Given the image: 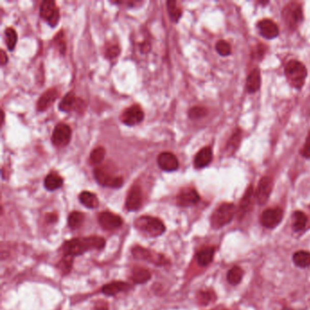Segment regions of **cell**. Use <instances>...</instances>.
Here are the masks:
<instances>
[{
    "label": "cell",
    "mask_w": 310,
    "mask_h": 310,
    "mask_svg": "<svg viewBox=\"0 0 310 310\" xmlns=\"http://www.w3.org/2000/svg\"><path fill=\"white\" fill-rule=\"evenodd\" d=\"M45 188L49 191H54L56 189H59L62 187L63 185V179L62 177L56 174V173H50L46 176L45 181H44Z\"/></svg>",
    "instance_id": "25"
},
{
    "label": "cell",
    "mask_w": 310,
    "mask_h": 310,
    "mask_svg": "<svg viewBox=\"0 0 310 310\" xmlns=\"http://www.w3.org/2000/svg\"><path fill=\"white\" fill-rule=\"evenodd\" d=\"M120 119L127 126H135L144 119V112L139 106H132L122 114Z\"/></svg>",
    "instance_id": "11"
},
{
    "label": "cell",
    "mask_w": 310,
    "mask_h": 310,
    "mask_svg": "<svg viewBox=\"0 0 310 310\" xmlns=\"http://www.w3.org/2000/svg\"><path fill=\"white\" fill-rule=\"evenodd\" d=\"M213 159V153L210 147H204L201 150L198 151L197 156L195 157L194 165L197 168H205Z\"/></svg>",
    "instance_id": "19"
},
{
    "label": "cell",
    "mask_w": 310,
    "mask_h": 310,
    "mask_svg": "<svg viewBox=\"0 0 310 310\" xmlns=\"http://www.w3.org/2000/svg\"><path fill=\"white\" fill-rule=\"evenodd\" d=\"M214 255V247H205L197 254V263L201 267H206L213 261Z\"/></svg>",
    "instance_id": "23"
},
{
    "label": "cell",
    "mask_w": 310,
    "mask_h": 310,
    "mask_svg": "<svg viewBox=\"0 0 310 310\" xmlns=\"http://www.w3.org/2000/svg\"><path fill=\"white\" fill-rule=\"evenodd\" d=\"M244 271L242 270V268L236 266V267H233L231 269H229V271L227 272V275H226V278H227V281H228L229 284L232 286H237L239 285V283L242 281Z\"/></svg>",
    "instance_id": "29"
},
{
    "label": "cell",
    "mask_w": 310,
    "mask_h": 310,
    "mask_svg": "<svg viewBox=\"0 0 310 310\" xmlns=\"http://www.w3.org/2000/svg\"><path fill=\"white\" fill-rule=\"evenodd\" d=\"M241 139H242V131L240 130H236L235 133L231 136L230 139L228 140V143L226 145L227 148L232 151L238 149L239 144L241 142Z\"/></svg>",
    "instance_id": "33"
},
{
    "label": "cell",
    "mask_w": 310,
    "mask_h": 310,
    "mask_svg": "<svg viewBox=\"0 0 310 310\" xmlns=\"http://www.w3.org/2000/svg\"><path fill=\"white\" fill-rule=\"evenodd\" d=\"M168 6V13L171 17L172 20L174 22H177L181 17V10L178 7H176V3L175 1H168L167 3Z\"/></svg>",
    "instance_id": "35"
},
{
    "label": "cell",
    "mask_w": 310,
    "mask_h": 310,
    "mask_svg": "<svg viewBox=\"0 0 310 310\" xmlns=\"http://www.w3.org/2000/svg\"><path fill=\"white\" fill-rule=\"evenodd\" d=\"M283 219V210L280 208H274L265 210L261 215L260 221L263 226L273 229L277 227Z\"/></svg>",
    "instance_id": "6"
},
{
    "label": "cell",
    "mask_w": 310,
    "mask_h": 310,
    "mask_svg": "<svg viewBox=\"0 0 310 310\" xmlns=\"http://www.w3.org/2000/svg\"><path fill=\"white\" fill-rule=\"evenodd\" d=\"M118 54H119V47L117 45L109 46L108 49L106 51V55L109 59L116 58Z\"/></svg>",
    "instance_id": "40"
},
{
    "label": "cell",
    "mask_w": 310,
    "mask_h": 310,
    "mask_svg": "<svg viewBox=\"0 0 310 310\" xmlns=\"http://www.w3.org/2000/svg\"><path fill=\"white\" fill-rule=\"evenodd\" d=\"M236 214V206L232 203H223L215 210L211 216V226L215 229H219L232 221Z\"/></svg>",
    "instance_id": "4"
},
{
    "label": "cell",
    "mask_w": 310,
    "mask_h": 310,
    "mask_svg": "<svg viewBox=\"0 0 310 310\" xmlns=\"http://www.w3.org/2000/svg\"><path fill=\"white\" fill-rule=\"evenodd\" d=\"M208 113L206 109L202 107H194L189 110V116L191 119H199L205 117Z\"/></svg>",
    "instance_id": "39"
},
{
    "label": "cell",
    "mask_w": 310,
    "mask_h": 310,
    "mask_svg": "<svg viewBox=\"0 0 310 310\" xmlns=\"http://www.w3.org/2000/svg\"><path fill=\"white\" fill-rule=\"evenodd\" d=\"M73 262H74L73 256L65 255L62 260L59 262V268L64 274H67L70 271Z\"/></svg>",
    "instance_id": "37"
},
{
    "label": "cell",
    "mask_w": 310,
    "mask_h": 310,
    "mask_svg": "<svg viewBox=\"0 0 310 310\" xmlns=\"http://www.w3.org/2000/svg\"><path fill=\"white\" fill-rule=\"evenodd\" d=\"M58 96H59V92L57 89H55V88L48 89L38 99V105H37L38 110L39 111L46 110L57 99Z\"/></svg>",
    "instance_id": "21"
},
{
    "label": "cell",
    "mask_w": 310,
    "mask_h": 310,
    "mask_svg": "<svg viewBox=\"0 0 310 310\" xmlns=\"http://www.w3.org/2000/svg\"><path fill=\"white\" fill-rule=\"evenodd\" d=\"M151 277L150 273L145 268H136L132 271L131 278L137 284H144L149 280Z\"/></svg>",
    "instance_id": "28"
},
{
    "label": "cell",
    "mask_w": 310,
    "mask_h": 310,
    "mask_svg": "<svg viewBox=\"0 0 310 310\" xmlns=\"http://www.w3.org/2000/svg\"><path fill=\"white\" fill-rule=\"evenodd\" d=\"M6 35V40H7V46L10 51H12L17 45V34L16 30H13L12 28H8L5 31Z\"/></svg>",
    "instance_id": "32"
},
{
    "label": "cell",
    "mask_w": 310,
    "mask_h": 310,
    "mask_svg": "<svg viewBox=\"0 0 310 310\" xmlns=\"http://www.w3.org/2000/svg\"><path fill=\"white\" fill-rule=\"evenodd\" d=\"M273 189L272 178L270 176H263L260 179L256 191V200L260 205H264L268 202Z\"/></svg>",
    "instance_id": "10"
},
{
    "label": "cell",
    "mask_w": 310,
    "mask_h": 310,
    "mask_svg": "<svg viewBox=\"0 0 310 310\" xmlns=\"http://www.w3.org/2000/svg\"><path fill=\"white\" fill-rule=\"evenodd\" d=\"M261 35L268 39L277 38L279 34L278 27L270 19H262L257 24Z\"/></svg>",
    "instance_id": "16"
},
{
    "label": "cell",
    "mask_w": 310,
    "mask_h": 310,
    "mask_svg": "<svg viewBox=\"0 0 310 310\" xmlns=\"http://www.w3.org/2000/svg\"><path fill=\"white\" fill-rule=\"evenodd\" d=\"M80 200L82 205L87 206L88 209H96L98 206V198L95 194L88 191H84L80 195Z\"/></svg>",
    "instance_id": "27"
},
{
    "label": "cell",
    "mask_w": 310,
    "mask_h": 310,
    "mask_svg": "<svg viewBox=\"0 0 310 310\" xmlns=\"http://www.w3.org/2000/svg\"><path fill=\"white\" fill-rule=\"evenodd\" d=\"M158 165L164 171H174L178 168V160L171 152H162L158 157Z\"/></svg>",
    "instance_id": "14"
},
{
    "label": "cell",
    "mask_w": 310,
    "mask_h": 310,
    "mask_svg": "<svg viewBox=\"0 0 310 310\" xmlns=\"http://www.w3.org/2000/svg\"><path fill=\"white\" fill-rule=\"evenodd\" d=\"M200 197L197 190L194 189H186L181 190L180 193L177 195L176 201L181 206H190L196 205L199 201Z\"/></svg>",
    "instance_id": "15"
},
{
    "label": "cell",
    "mask_w": 310,
    "mask_h": 310,
    "mask_svg": "<svg viewBox=\"0 0 310 310\" xmlns=\"http://www.w3.org/2000/svg\"><path fill=\"white\" fill-rule=\"evenodd\" d=\"M142 190L139 185H135L130 189L126 200V208L128 211H136L142 205Z\"/></svg>",
    "instance_id": "13"
},
{
    "label": "cell",
    "mask_w": 310,
    "mask_h": 310,
    "mask_svg": "<svg viewBox=\"0 0 310 310\" xmlns=\"http://www.w3.org/2000/svg\"><path fill=\"white\" fill-rule=\"evenodd\" d=\"M84 214L81 212L74 211L68 217V226L72 229L79 228L84 222Z\"/></svg>",
    "instance_id": "31"
},
{
    "label": "cell",
    "mask_w": 310,
    "mask_h": 310,
    "mask_svg": "<svg viewBox=\"0 0 310 310\" xmlns=\"http://www.w3.org/2000/svg\"><path fill=\"white\" fill-rule=\"evenodd\" d=\"M286 76L289 84L293 88H300L305 83L307 71L301 62L297 60H291L285 67Z\"/></svg>",
    "instance_id": "3"
},
{
    "label": "cell",
    "mask_w": 310,
    "mask_h": 310,
    "mask_svg": "<svg viewBox=\"0 0 310 310\" xmlns=\"http://www.w3.org/2000/svg\"><path fill=\"white\" fill-rule=\"evenodd\" d=\"M293 227L294 231L299 232L306 227L307 224V217L306 215L302 211H296L293 215Z\"/></svg>",
    "instance_id": "30"
},
{
    "label": "cell",
    "mask_w": 310,
    "mask_h": 310,
    "mask_svg": "<svg viewBox=\"0 0 310 310\" xmlns=\"http://www.w3.org/2000/svg\"><path fill=\"white\" fill-rule=\"evenodd\" d=\"M133 255L139 260H147L148 262L155 263L157 265L163 264V262H166L164 257H162L160 255H158V254L155 255L150 250L145 249L142 247H138L134 248L133 249Z\"/></svg>",
    "instance_id": "18"
},
{
    "label": "cell",
    "mask_w": 310,
    "mask_h": 310,
    "mask_svg": "<svg viewBox=\"0 0 310 310\" xmlns=\"http://www.w3.org/2000/svg\"><path fill=\"white\" fill-rule=\"evenodd\" d=\"M40 16L52 27L57 25L59 20V11L54 1H43L40 5Z\"/></svg>",
    "instance_id": "8"
},
{
    "label": "cell",
    "mask_w": 310,
    "mask_h": 310,
    "mask_svg": "<svg viewBox=\"0 0 310 310\" xmlns=\"http://www.w3.org/2000/svg\"><path fill=\"white\" fill-rule=\"evenodd\" d=\"M220 310H222V309H220ZM223 310H225V309H223Z\"/></svg>",
    "instance_id": "44"
},
{
    "label": "cell",
    "mask_w": 310,
    "mask_h": 310,
    "mask_svg": "<svg viewBox=\"0 0 310 310\" xmlns=\"http://www.w3.org/2000/svg\"><path fill=\"white\" fill-rule=\"evenodd\" d=\"M98 222L104 229L114 230L122 226L123 220L118 215L106 211L98 216Z\"/></svg>",
    "instance_id": "12"
},
{
    "label": "cell",
    "mask_w": 310,
    "mask_h": 310,
    "mask_svg": "<svg viewBox=\"0 0 310 310\" xmlns=\"http://www.w3.org/2000/svg\"><path fill=\"white\" fill-rule=\"evenodd\" d=\"M9 59H8V56L5 53L4 50L0 51V63L2 66H4L6 64L8 63Z\"/></svg>",
    "instance_id": "42"
},
{
    "label": "cell",
    "mask_w": 310,
    "mask_h": 310,
    "mask_svg": "<svg viewBox=\"0 0 310 310\" xmlns=\"http://www.w3.org/2000/svg\"><path fill=\"white\" fill-rule=\"evenodd\" d=\"M261 79L260 72L257 68L253 69L250 74L247 76V89L249 93H255L260 89Z\"/></svg>",
    "instance_id": "24"
},
{
    "label": "cell",
    "mask_w": 310,
    "mask_h": 310,
    "mask_svg": "<svg viewBox=\"0 0 310 310\" xmlns=\"http://www.w3.org/2000/svg\"><path fill=\"white\" fill-rule=\"evenodd\" d=\"M216 49L219 55L223 57H226L231 53V46L226 40H219L216 44Z\"/></svg>",
    "instance_id": "38"
},
{
    "label": "cell",
    "mask_w": 310,
    "mask_h": 310,
    "mask_svg": "<svg viewBox=\"0 0 310 310\" xmlns=\"http://www.w3.org/2000/svg\"><path fill=\"white\" fill-rule=\"evenodd\" d=\"M282 17L286 25L290 30H296L303 20L301 7L297 3H290L287 5L282 11Z\"/></svg>",
    "instance_id": "5"
},
{
    "label": "cell",
    "mask_w": 310,
    "mask_h": 310,
    "mask_svg": "<svg viewBox=\"0 0 310 310\" xmlns=\"http://www.w3.org/2000/svg\"><path fill=\"white\" fill-rule=\"evenodd\" d=\"M105 239L99 237H89L83 239H75L68 240L64 244L65 255L74 257L82 255L85 252L91 249H102L105 247Z\"/></svg>",
    "instance_id": "1"
},
{
    "label": "cell",
    "mask_w": 310,
    "mask_h": 310,
    "mask_svg": "<svg viewBox=\"0 0 310 310\" xmlns=\"http://www.w3.org/2000/svg\"><path fill=\"white\" fill-rule=\"evenodd\" d=\"M130 288V286L127 283L118 281V282H112L110 284H107V285L104 286L102 288V292L107 296L113 297L115 295L123 292V291H125Z\"/></svg>",
    "instance_id": "22"
},
{
    "label": "cell",
    "mask_w": 310,
    "mask_h": 310,
    "mask_svg": "<svg viewBox=\"0 0 310 310\" xmlns=\"http://www.w3.org/2000/svg\"><path fill=\"white\" fill-rule=\"evenodd\" d=\"M82 105L84 106V101L79 99L75 97L74 93H67L66 96H64L63 99L59 104V109L61 111L68 112L73 109H82Z\"/></svg>",
    "instance_id": "17"
},
{
    "label": "cell",
    "mask_w": 310,
    "mask_h": 310,
    "mask_svg": "<svg viewBox=\"0 0 310 310\" xmlns=\"http://www.w3.org/2000/svg\"><path fill=\"white\" fill-rule=\"evenodd\" d=\"M197 298L201 305L205 306V305H209L211 302L214 301L216 299V296H215L214 292L208 290V291H201L200 293L198 294Z\"/></svg>",
    "instance_id": "36"
},
{
    "label": "cell",
    "mask_w": 310,
    "mask_h": 310,
    "mask_svg": "<svg viewBox=\"0 0 310 310\" xmlns=\"http://www.w3.org/2000/svg\"><path fill=\"white\" fill-rule=\"evenodd\" d=\"M96 181L103 187L118 189L123 185V179L120 176H115L106 171L103 168H97L94 170Z\"/></svg>",
    "instance_id": "7"
},
{
    "label": "cell",
    "mask_w": 310,
    "mask_h": 310,
    "mask_svg": "<svg viewBox=\"0 0 310 310\" xmlns=\"http://www.w3.org/2000/svg\"><path fill=\"white\" fill-rule=\"evenodd\" d=\"M294 264L298 268H306L310 267V252L299 250L293 255Z\"/></svg>",
    "instance_id": "26"
},
{
    "label": "cell",
    "mask_w": 310,
    "mask_h": 310,
    "mask_svg": "<svg viewBox=\"0 0 310 310\" xmlns=\"http://www.w3.org/2000/svg\"><path fill=\"white\" fill-rule=\"evenodd\" d=\"M301 155L306 159H309L310 158V132L307 135L305 146L301 150Z\"/></svg>",
    "instance_id": "41"
},
{
    "label": "cell",
    "mask_w": 310,
    "mask_h": 310,
    "mask_svg": "<svg viewBox=\"0 0 310 310\" xmlns=\"http://www.w3.org/2000/svg\"><path fill=\"white\" fill-rule=\"evenodd\" d=\"M135 226L144 235L153 238L160 237L166 231V226L161 220L148 216H142L138 218L135 222Z\"/></svg>",
    "instance_id": "2"
},
{
    "label": "cell",
    "mask_w": 310,
    "mask_h": 310,
    "mask_svg": "<svg viewBox=\"0 0 310 310\" xmlns=\"http://www.w3.org/2000/svg\"><path fill=\"white\" fill-rule=\"evenodd\" d=\"M72 131L70 126L66 124H59L55 127L52 134V142L57 147H65L71 139Z\"/></svg>",
    "instance_id": "9"
},
{
    "label": "cell",
    "mask_w": 310,
    "mask_h": 310,
    "mask_svg": "<svg viewBox=\"0 0 310 310\" xmlns=\"http://www.w3.org/2000/svg\"><path fill=\"white\" fill-rule=\"evenodd\" d=\"M106 150L104 147H96L90 154L91 163L97 165L100 164L105 159Z\"/></svg>",
    "instance_id": "34"
},
{
    "label": "cell",
    "mask_w": 310,
    "mask_h": 310,
    "mask_svg": "<svg viewBox=\"0 0 310 310\" xmlns=\"http://www.w3.org/2000/svg\"><path fill=\"white\" fill-rule=\"evenodd\" d=\"M253 197H254V189H253L252 186H249L247 188L246 193L244 194L243 197H242L240 204H239V218H243L244 216L247 214V212L250 210L252 201H253Z\"/></svg>",
    "instance_id": "20"
},
{
    "label": "cell",
    "mask_w": 310,
    "mask_h": 310,
    "mask_svg": "<svg viewBox=\"0 0 310 310\" xmlns=\"http://www.w3.org/2000/svg\"><path fill=\"white\" fill-rule=\"evenodd\" d=\"M282 310H293L292 308H290V307H285V308H283Z\"/></svg>",
    "instance_id": "43"
}]
</instances>
